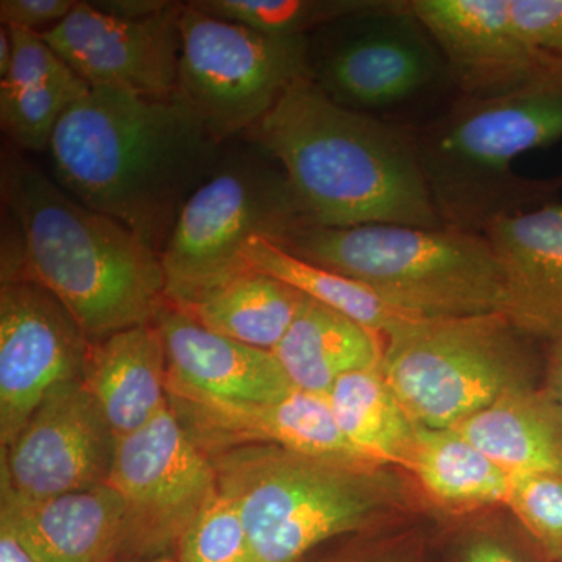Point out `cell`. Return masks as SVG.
<instances>
[{"instance_id": "obj_1", "label": "cell", "mask_w": 562, "mask_h": 562, "mask_svg": "<svg viewBox=\"0 0 562 562\" xmlns=\"http://www.w3.org/2000/svg\"><path fill=\"white\" fill-rule=\"evenodd\" d=\"M52 173L83 203L160 254L222 146L179 95L151 98L91 88L58 121Z\"/></svg>"}, {"instance_id": "obj_2", "label": "cell", "mask_w": 562, "mask_h": 562, "mask_svg": "<svg viewBox=\"0 0 562 562\" xmlns=\"http://www.w3.org/2000/svg\"><path fill=\"white\" fill-rule=\"evenodd\" d=\"M0 188L18 232L16 257L2 258V280L36 281L91 344L154 324L168 303L157 250L16 154H3Z\"/></svg>"}, {"instance_id": "obj_3", "label": "cell", "mask_w": 562, "mask_h": 562, "mask_svg": "<svg viewBox=\"0 0 562 562\" xmlns=\"http://www.w3.org/2000/svg\"><path fill=\"white\" fill-rule=\"evenodd\" d=\"M244 138L280 162L313 227H443L413 128L344 109L308 76Z\"/></svg>"}, {"instance_id": "obj_4", "label": "cell", "mask_w": 562, "mask_h": 562, "mask_svg": "<svg viewBox=\"0 0 562 562\" xmlns=\"http://www.w3.org/2000/svg\"><path fill=\"white\" fill-rule=\"evenodd\" d=\"M217 491L236 503L254 562H299L321 543L413 508V486L362 458L247 446L210 457Z\"/></svg>"}, {"instance_id": "obj_5", "label": "cell", "mask_w": 562, "mask_h": 562, "mask_svg": "<svg viewBox=\"0 0 562 562\" xmlns=\"http://www.w3.org/2000/svg\"><path fill=\"white\" fill-rule=\"evenodd\" d=\"M432 206L443 227L484 233L502 217L557 202L560 177L514 172L520 155L562 139V85L487 98L457 95L413 128Z\"/></svg>"}, {"instance_id": "obj_6", "label": "cell", "mask_w": 562, "mask_h": 562, "mask_svg": "<svg viewBox=\"0 0 562 562\" xmlns=\"http://www.w3.org/2000/svg\"><path fill=\"white\" fill-rule=\"evenodd\" d=\"M276 246L360 281L417 316L512 314L505 269L482 233L397 224L306 227Z\"/></svg>"}, {"instance_id": "obj_7", "label": "cell", "mask_w": 562, "mask_h": 562, "mask_svg": "<svg viewBox=\"0 0 562 562\" xmlns=\"http://www.w3.org/2000/svg\"><path fill=\"white\" fill-rule=\"evenodd\" d=\"M538 341L508 313L420 317L386 336L382 372L416 424L442 430L535 384Z\"/></svg>"}, {"instance_id": "obj_8", "label": "cell", "mask_w": 562, "mask_h": 562, "mask_svg": "<svg viewBox=\"0 0 562 562\" xmlns=\"http://www.w3.org/2000/svg\"><path fill=\"white\" fill-rule=\"evenodd\" d=\"M313 227L279 161L247 140L224 154L183 209L165 249L166 299L187 301L214 281L246 271L251 238L283 243Z\"/></svg>"}, {"instance_id": "obj_9", "label": "cell", "mask_w": 562, "mask_h": 562, "mask_svg": "<svg viewBox=\"0 0 562 562\" xmlns=\"http://www.w3.org/2000/svg\"><path fill=\"white\" fill-rule=\"evenodd\" d=\"M313 35L308 77L344 109L405 125L402 114L458 95L412 0H375Z\"/></svg>"}, {"instance_id": "obj_10", "label": "cell", "mask_w": 562, "mask_h": 562, "mask_svg": "<svg viewBox=\"0 0 562 562\" xmlns=\"http://www.w3.org/2000/svg\"><path fill=\"white\" fill-rule=\"evenodd\" d=\"M177 92L211 138L246 136L302 77L305 36L269 35L184 3Z\"/></svg>"}, {"instance_id": "obj_11", "label": "cell", "mask_w": 562, "mask_h": 562, "mask_svg": "<svg viewBox=\"0 0 562 562\" xmlns=\"http://www.w3.org/2000/svg\"><path fill=\"white\" fill-rule=\"evenodd\" d=\"M109 486L127 508L121 560L176 557L184 531L217 492L210 458L188 438L172 409L116 441Z\"/></svg>"}, {"instance_id": "obj_12", "label": "cell", "mask_w": 562, "mask_h": 562, "mask_svg": "<svg viewBox=\"0 0 562 562\" xmlns=\"http://www.w3.org/2000/svg\"><path fill=\"white\" fill-rule=\"evenodd\" d=\"M91 342L72 314L29 279L0 290V443L18 438L52 387L81 379Z\"/></svg>"}, {"instance_id": "obj_13", "label": "cell", "mask_w": 562, "mask_h": 562, "mask_svg": "<svg viewBox=\"0 0 562 562\" xmlns=\"http://www.w3.org/2000/svg\"><path fill=\"white\" fill-rule=\"evenodd\" d=\"M116 435L98 402L76 379L52 387L18 438L2 449L0 487L49 498L109 483Z\"/></svg>"}, {"instance_id": "obj_14", "label": "cell", "mask_w": 562, "mask_h": 562, "mask_svg": "<svg viewBox=\"0 0 562 562\" xmlns=\"http://www.w3.org/2000/svg\"><path fill=\"white\" fill-rule=\"evenodd\" d=\"M184 3L149 20L110 16L77 2L60 24L40 32L90 88L171 98L177 92Z\"/></svg>"}, {"instance_id": "obj_15", "label": "cell", "mask_w": 562, "mask_h": 562, "mask_svg": "<svg viewBox=\"0 0 562 562\" xmlns=\"http://www.w3.org/2000/svg\"><path fill=\"white\" fill-rule=\"evenodd\" d=\"M166 390L181 428L209 458L247 446L362 458L344 439L324 395L297 390L280 401L254 402L216 397L172 383Z\"/></svg>"}, {"instance_id": "obj_16", "label": "cell", "mask_w": 562, "mask_h": 562, "mask_svg": "<svg viewBox=\"0 0 562 562\" xmlns=\"http://www.w3.org/2000/svg\"><path fill=\"white\" fill-rule=\"evenodd\" d=\"M441 50L458 95L487 98L536 85L512 0H412Z\"/></svg>"}, {"instance_id": "obj_17", "label": "cell", "mask_w": 562, "mask_h": 562, "mask_svg": "<svg viewBox=\"0 0 562 562\" xmlns=\"http://www.w3.org/2000/svg\"><path fill=\"white\" fill-rule=\"evenodd\" d=\"M0 528L33 562H116L127 536V508L109 484L49 498H24L2 487Z\"/></svg>"}, {"instance_id": "obj_18", "label": "cell", "mask_w": 562, "mask_h": 562, "mask_svg": "<svg viewBox=\"0 0 562 562\" xmlns=\"http://www.w3.org/2000/svg\"><path fill=\"white\" fill-rule=\"evenodd\" d=\"M168 358V383L239 401L272 402L297 391L272 351L211 331L171 303L154 322Z\"/></svg>"}, {"instance_id": "obj_19", "label": "cell", "mask_w": 562, "mask_h": 562, "mask_svg": "<svg viewBox=\"0 0 562 562\" xmlns=\"http://www.w3.org/2000/svg\"><path fill=\"white\" fill-rule=\"evenodd\" d=\"M501 258L512 316L547 339L562 333V202L495 221L483 233Z\"/></svg>"}, {"instance_id": "obj_20", "label": "cell", "mask_w": 562, "mask_h": 562, "mask_svg": "<svg viewBox=\"0 0 562 562\" xmlns=\"http://www.w3.org/2000/svg\"><path fill=\"white\" fill-rule=\"evenodd\" d=\"M81 380L116 438L149 424L169 406L168 358L157 325H138L91 344Z\"/></svg>"}, {"instance_id": "obj_21", "label": "cell", "mask_w": 562, "mask_h": 562, "mask_svg": "<svg viewBox=\"0 0 562 562\" xmlns=\"http://www.w3.org/2000/svg\"><path fill=\"white\" fill-rule=\"evenodd\" d=\"M9 29L13 60L0 79V127L21 149L47 150L63 114L91 88L40 32Z\"/></svg>"}, {"instance_id": "obj_22", "label": "cell", "mask_w": 562, "mask_h": 562, "mask_svg": "<svg viewBox=\"0 0 562 562\" xmlns=\"http://www.w3.org/2000/svg\"><path fill=\"white\" fill-rule=\"evenodd\" d=\"M453 430L509 475H562V412L543 386L508 392Z\"/></svg>"}, {"instance_id": "obj_23", "label": "cell", "mask_w": 562, "mask_h": 562, "mask_svg": "<svg viewBox=\"0 0 562 562\" xmlns=\"http://www.w3.org/2000/svg\"><path fill=\"white\" fill-rule=\"evenodd\" d=\"M386 336L306 297L272 350L295 390L327 397L346 373L382 368Z\"/></svg>"}, {"instance_id": "obj_24", "label": "cell", "mask_w": 562, "mask_h": 562, "mask_svg": "<svg viewBox=\"0 0 562 562\" xmlns=\"http://www.w3.org/2000/svg\"><path fill=\"white\" fill-rule=\"evenodd\" d=\"M405 473L432 508L468 517L505 508L512 475L453 428L420 425Z\"/></svg>"}, {"instance_id": "obj_25", "label": "cell", "mask_w": 562, "mask_h": 562, "mask_svg": "<svg viewBox=\"0 0 562 562\" xmlns=\"http://www.w3.org/2000/svg\"><path fill=\"white\" fill-rule=\"evenodd\" d=\"M303 301L305 295L283 281L247 268L173 306L211 331L272 351L290 330Z\"/></svg>"}, {"instance_id": "obj_26", "label": "cell", "mask_w": 562, "mask_h": 562, "mask_svg": "<svg viewBox=\"0 0 562 562\" xmlns=\"http://www.w3.org/2000/svg\"><path fill=\"white\" fill-rule=\"evenodd\" d=\"M327 401L333 419L355 452L405 471L420 425L403 408L382 368L346 373L333 384Z\"/></svg>"}, {"instance_id": "obj_27", "label": "cell", "mask_w": 562, "mask_h": 562, "mask_svg": "<svg viewBox=\"0 0 562 562\" xmlns=\"http://www.w3.org/2000/svg\"><path fill=\"white\" fill-rule=\"evenodd\" d=\"M243 255L254 271L283 281L306 297L384 336L422 317L395 308L360 281L294 257L268 239L251 238Z\"/></svg>"}, {"instance_id": "obj_28", "label": "cell", "mask_w": 562, "mask_h": 562, "mask_svg": "<svg viewBox=\"0 0 562 562\" xmlns=\"http://www.w3.org/2000/svg\"><path fill=\"white\" fill-rule=\"evenodd\" d=\"M375 0H194L195 9L269 35L305 36L373 5Z\"/></svg>"}, {"instance_id": "obj_29", "label": "cell", "mask_w": 562, "mask_h": 562, "mask_svg": "<svg viewBox=\"0 0 562 562\" xmlns=\"http://www.w3.org/2000/svg\"><path fill=\"white\" fill-rule=\"evenodd\" d=\"M505 508L547 562H562V475H512Z\"/></svg>"}, {"instance_id": "obj_30", "label": "cell", "mask_w": 562, "mask_h": 562, "mask_svg": "<svg viewBox=\"0 0 562 562\" xmlns=\"http://www.w3.org/2000/svg\"><path fill=\"white\" fill-rule=\"evenodd\" d=\"M179 562H254L243 514L220 491L192 520L176 552Z\"/></svg>"}, {"instance_id": "obj_31", "label": "cell", "mask_w": 562, "mask_h": 562, "mask_svg": "<svg viewBox=\"0 0 562 562\" xmlns=\"http://www.w3.org/2000/svg\"><path fill=\"white\" fill-rule=\"evenodd\" d=\"M538 83L562 85V0H512Z\"/></svg>"}, {"instance_id": "obj_32", "label": "cell", "mask_w": 562, "mask_h": 562, "mask_svg": "<svg viewBox=\"0 0 562 562\" xmlns=\"http://www.w3.org/2000/svg\"><path fill=\"white\" fill-rule=\"evenodd\" d=\"M77 0H2L0 22L3 27L38 32L55 27L69 16Z\"/></svg>"}, {"instance_id": "obj_33", "label": "cell", "mask_w": 562, "mask_h": 562, "mask_svg": "<svg viewBox=\"0 0 562 562\" xmlns=\"http://www.w3.org/2000/svg\"><path fill=\"white\" fill-rule=\"evenodd\" d=\"M458 562H547L538 550L524 552L516 542L491 530L465 536L458 550Z\"/></svg>"}, {"instance_id": "obj_34", "label": "cell", "mask_w": 562, "mask_h": 562, "mask_svg": "<svg viewBox=\"0 0 562 562\" xmlns=\"http://www.w3.org/2000/svg\"><path fill=\"white\" fill-rule=\"evenodd\" d=\"M92 7L121 20L140 21L161 14L172 2L168 0H95Z\"/></svg>"}, {"instance_id": "obj_35", "label": "cell", "mask_w": 562, "mask_h": 562, "mask_svg": "<svg viewBox=\"0 0 562 562\" xmlns=\"http://www.w3.org/2000/svg\"><path fill=\"white\" fill-rule=\"evenodd\" d=\"M542 386L562 412V333L546 341Z\"/></svg>"}, {"instance_id": "obj_36", "label": "cell", "mask_w": 562, "mask_h": 562, "mask_svg": "<svg viewBox=\"0 0 562 562\" xmlns=\"http://www.w3.org/2000/svg\"><path fill=\"white\" fill-rule=\"evenodd\" d=\"M325 562H416L408 549L401 547H358L357 550H347L338 557Z\"/></svg>"}, {"instance_id": "obj_37", "label": "cell", "mask_w": 562, "mask_h": 562, "mask_svg": "<svg viewBox=\"0 0 562 562\" xmlns=\"http://www.w3.org/2000/svg\"><path fill=\"white\" fill-rule=\"evenodd\" d=\"M0 562H33L5 528H0Z\"/></svg>"}, {"instance_id": "obj_38", "label": "cell", "mask_w": 562, "mask_h": 562, "mask_svg": "<svg viewBox=\"0 0 562 562\" xmlns=\"http://www.w3.org/2000/svg\"><path fill=\"white\" fill-rule=\"evenodd\" d=\"M11 60H13V38L9 27L0 31V79L9 72Z\"/></svg>"}, {"instance_id": "obj_39", "label": "cell", "mask_w": 562, "mask_h": 562, "mask_svg": "<svg viewBox=\"0 0 562 562\" xmlns=\"http://www.w3.org/2000/svg\"><path fill=\"white\" fill-rule=\"evenodd\" d=\"M116 562H179L176 557H157V558H131V560H120Z\"/></svg>"}, {"instance_id": "obj_40", "label": "cell", "mask_w": 562, "mask_h": 562, "mask_svg": "<svg viewBox=\"0 0 562 562\" xmlns=\"http://www.w3.org/2000/svg\"><path fill=\"white\" fill-rule=\"evenodd\" d=\"M560 179H561V183H562V176H560Z\"/></svg>"}]
</instances>
